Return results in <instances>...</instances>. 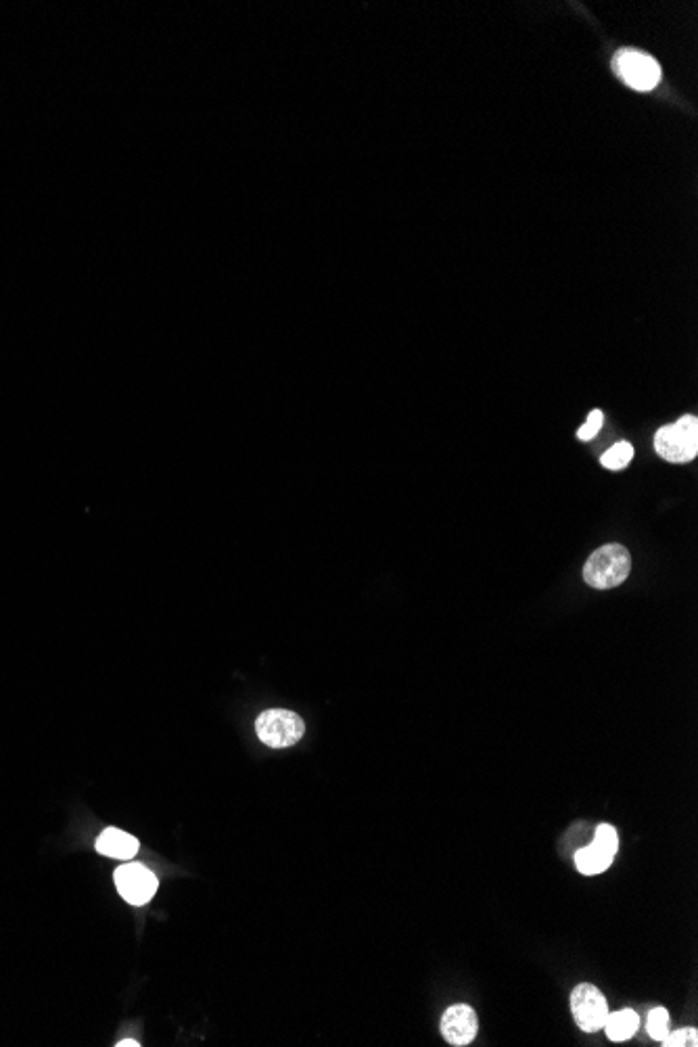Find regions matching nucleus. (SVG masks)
Instances as JSON below:
<instances>
[{
	"mask_svg": "<svg viewBox=\"0 0 698 1047\" xmlns=\"http://www.w3.org/2000/svg\"><path fill=\"white\" fill-rule=\"evenodd\" d=\"M632 569V556L621 544H607L598 548L584 567L586 584L596 590H611L627 579Z\"/></svg>",
	"mask_w": 698,
	"mask_h": 1047,
	"instance_id": "f257e3e1",
	"label": "nucleus"
},
{
	"mask_svg": "<svg viewBox=\"0 0 698 1047\" xmlns=\"http://www.w3.org/2000/svg\"><path fill=\"white\" fill-rule=\"evenodd\" d=\"M655 450L667 462H690L698 454L696 416H682L678 423L665 425L655 435Z\"/></svg>",
	"mask_w": 698,
	"mask_h": 1047,
	"instance_id": "f03ea898",
	"label": "nucleus"
},
{
	"mask_svg": "<svg viewBox=\"0 0 698 1047\" xmlns=\"http://www.w3.org/2000/svg\"><path fill=\"white\" fill-rule=\"evenodd\" d=\"M258 738L270 749L293 747L306 734V724L297 713L287 709H268L255 721Z\"/></svg>",
	"mask_w": 698,
	"mask_h": 1047,
	"instance_id": "7ed1b4c3",
	"label": "nucleus"
},
{
	"mask_svg": "<svg viewBox=\"0 0 698 1047\" xmlns=\"http://www.w3.org/2000/svg\"><path fill=\"white\" fill-rule=\"evenodd\" d=\"M615 74L638 92L653 90L661 80V65L646 53L625 49L619 51L613 59Z\"/></svg>",
	"mask_w": 698,
	"mask_h": 1047,
	"instance_id": "20e7f679",
	"label": "nucleus"
},
{
	"mask_svg": "<svg viewBox=\"0 0 698 1047\" xmlns=\"http://www.w3.org/2000/svg\"><path fill=\"white\" fill-rule=\"evenodd\" d=\"M571 1010L577 1027L584 1033H596L604 1027V1020L609 1016V1004L598 987L594 985H577L571 993Z\"/></svg>",
	"mask_w": 698,
	"mask_h": 1047,
	"instance_id": "39448f33",
	"label": "nucleus"
},
{
	"mask_svg": "<svg viewBox=\"0 0 698 1047\" xmlns=\"http://www.w3.org/2000/svg\"><path fill=\"white\" fill-rule=\"evenodd\" d=\"M115 884L130 905H145L157 893V876L143 864H124L115 870Z\"/></svg>",
	"mask_w": 698,
	"mask_h": 1047,
	"instance_id": "423d86ee",
	"label": "nucleus"
},
{
	"mask_svg": "<svg viewBox=\"0 0 698 1047\" xmlns=\"http://www.w3.org/2000/svg\"><path fill=\"white\" fill-rule=\"evenodd\" d=\"M479 1020L471 1006L456 1004L441 1016V1035L450 1045H469L477 1037Z\"/></svg>",
	"mask_w": 698,
	"mask_h": 1047,
	"instance_id": "0eeeda50",
	"label": "nucleus"
},
{
	"mask_svg": "<svg viewBox=\"0 0 698 1047\" xmlns=\"http://www.w3.org/2000/svg\"><path fill=\"white\" fill-rule=\"evenodd\" d=\"M138 843L132 834L118 828H107L97 839V851L113 859H132L138 853Z\"/></svg>",
	"mask_w": 698,
	"mask_h": 1047,
	"instance_id": "6e6552de",
	"label": "nucleus"
},
{
	"mask_svg": "<svg viewBox=\"0 0 698 1047\" xmlns=\"http://www.w3.org/2000/svg\"><path fill=\"white\" fill-rule=\"evenodd\" d=\"M604 1031H607V1037L611 1041H627L632 1039L638 1029H640V1018L634 1010H619V1012H609L607 1020H604Z\"/></svg>",
	"mask_w": 698,
	"mask_h": 1047,
	"instance_id": "1a4fd4ad",
	"label": "nucleus"
},
{
	"mask_svg": "<svg viewBox=\"0 0 698 1047\" xmlns=\"http://www.w3.org/2000/svg\"><path fill=\"white\" fill-rule=\"evenodd\" d=\"M613 859H615V857H613L611 853L602 851L600 847H596V845L592 843L590 847L579 849V851H577V855H575V866H577V870H579L581 874H586V876H596V874H600V872L607 870V868L613 864Z\"/></svg>",
	"mask_w": 698,
	"mask_h": 1047,
	"instance_id": "9d476101",
	"label": "nucleus"
},
{
	"mask_svg": "<svg viewBox=\"0 0 698 1047\" xmlns=\"http://www.w3.org/2000/svg\"><path fill=\"white\" fill-rule=\"evenodd\" d=\"M632 458H634L632 444H627V441H619V444H615L609 452L602 454L600 464L609 471H621L632 462Z\"/></svg>",
	"mask_w": 698,
	"mask_h": 1047,
	"instance_id": "9b49d317",
	"label": "nucleus"
},
{
	"mask_svg": "<svg viewBox=\"0 0 698 1047\" xmlns=\"http://www.w3.org/2000/svg\"><path fill=\"white\" fill-rule=\"evenodd\" d=\"M669 1012L665 1008H655L648 1014V1035L655 1041H663L669 1035Z\"/></svg>",
	"mask_w": 698,
	"mask_h": 1047,
	"instance_id": "f8f14e48",
	"label": "nucleus"
},
{
	"mask_svg": "<svg viewBox=\"0 0 698 1047\" xmlns=\"http://www.w3.org/2000/svg\"><path fill=\"white\" fill-rule=\"evenodd\" d=\"M596 847H600L602 851H607L615 857L617 849H619V836H617V830L611 826V824H600L596 828V836L592 841Z\"/></svg>",
	"mask_w": 698,
	"mask_h": 1047,
	"instance_id": "ddd939ff",
	"label": "nucleus"
},
{
	"mask_svg": "<svg viewBox=\"0 0 698 1047\" xmlns=\"http://www.w3.org/2000/svg\"><path fill=\"white\" fill-rule=\"evenodd\" d=\"M665 1047H696L698 1045V1031L696 1029H682L671 1033L663 1039Z\"/></svg>",
	"mask_w": 698,
	"mask_h": 1047,
	"instance_id": "4468645a",
	"label": "nucleus"
},
{
	"mask_svg": "<svg viewBox=\"0 0 698 1047\" xmlns=\"http://www.w3.org/2000/svg\"><path fill=\"white\" fill-rule=\"evenodd\" d=\"M602 423H604V414H602V410H592L590 416H588V421H586L584 425H581V429L577 431V437H579L581 441H590V439H594V437L598 435V431L602 429Z\"/></svg>",
	"mask_w": 698,
	"mask_h": 1047,
	"instance_id": "2eb2a0df",
	"label": "nucleus"
},
{
	"mask_svg": "<svg viewBox=\"0 0 698 1047\" xmlns=\"http://www.w3.org/2000/svg\"><path fill=\"white\" fill-rule=\"evenodd\" d=\"M115 1045H118V1047H132V1045H134V1047H138V1045H141V1043H138V1041H134V1039H124V1041H120V1043H115Z\"/></svg>",
	"mask_w": 698,
	"mask_h": 1047,
	"instance_id": "dca6fc26",
	"label": "nucleus"
}]
</instances>
